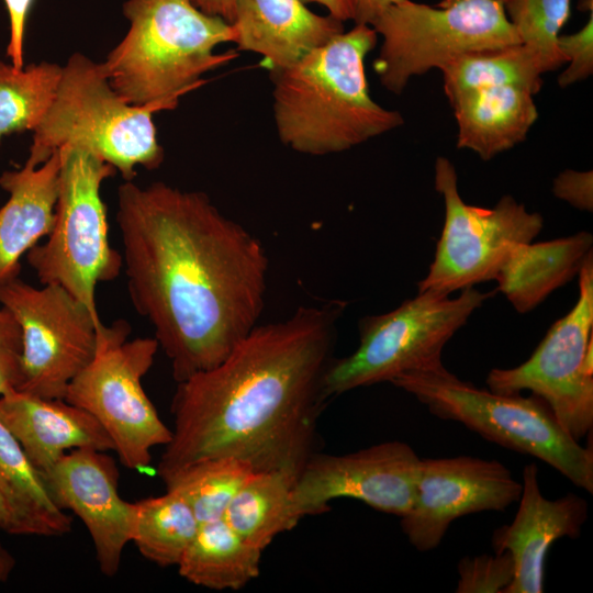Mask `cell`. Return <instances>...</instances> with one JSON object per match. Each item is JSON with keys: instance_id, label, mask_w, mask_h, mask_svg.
<instances>
[{"instance_id": "1", "label": "cell", "mask_w": 593, "mask_h": 593, "mask_svg": "<svg viewBox=\"0 0 593 593\" xmlns=\"http://www.w3.org/2000/svg\"><path fill=\"white\" fill-rule=\"evenodd\" d=\"M116 223L131 301L176 382L219 365L259 324L267 251L205 193L125 180Z\"/></svg>"}, {"instance_id": "2", "label": "cell", "mask_w": 593, "mask_h": 593, "mask_svg": "<svg viewBox=\"0 0 593 593\" xmlns=\"http://www.w3.org/2000/svg\"><path fill=\"white\" fill-rule=\"evenodd\" d=\"M346 305H302L286 320L257 324L219 365L177 382L159 478L217 457L298 478L315 452L317 421L329 399L325 377Z\"/></svg>"}, {"instance_id": "3", "label": "cell", "mask_w": 593, "mask_h": 593, "mask_svg": "<svg viewBox=\"0 0 593 593\" xmlns=\"http://www.w3.org/2000/svg\"><path fill=\"white\" fill-rule=\"evenodd\" d=\"M377 40L372 26L355 24L271 74L276 130L286 146L334 154L404 123L400 112L381 107L369 92L365 58Z\"/></svg>"}, {"instance_id": "4", "label": "cell", "mask_w": 593, "mask_h": 593, "mask_svg": "<svg viewBox=\"0 0 593 593\" xmlns=\"http://www.w3.org/2000/svg\"><path fill=\"white\" fill-rule=\"evenodd\" d=\"M123 14L128 30L102 65L128 103L181 97L205 82L202 75L237 57L235 51L214 52L234 43L232 24L192 0H127Z\"/></svg>"}, {"instance_id": "5", "label": "cell", "mask_w": 593, "mask_h": 593, "mask_svg": "<svg viewBox=\"0 0 593 593\" xmlns=\"http://www.w3.org/2000/svg\"><path fill=\"white\" fill-rule=\"evenodd\" d=\"M179 98L128 103L111 86L102 63L75 53L63 66L52 105L33 131L25 163L38 166L61 147L80 148L132 180L137 166L161 165L164 149L153 115L175 109Z\"/></svg>"}, {"instance_id": "6", "label": "cell", "mask_w": 593, "mask_h": 593, "mask_svg": "<svg viewBox=\"0 0 593 593\" xmlns=\"http://www.w3.org/2000/svg\"><path fill=\"white\" fill-rule=\"evenodd\" d=\"M391 383L434 416L462 424L484 439L535 457L593 493V447H583L537 395L502 394L460 380L443 363L404 372Z\"/></svg>"}, {"instance_id": "7", "label": "cell", "mask_w": 593, "mask_h": 593, "mask_svg": "<svg viewBox=\"0 0 593 593\" xmlns=\"http://www.w3.org/2000/svg\"><path fill=\"white\" fill-rule=\"evenodd\" d=\"M382 43L373 61L381 85L401 93L412 77L469 53L521 44L504 0H400L371 25Z\"/></svg>"}, {"instance_id": "8", "label": "cell", "mask_w": 593, "mask_h": 593, "mask_svg": "<svg viewBox=\"0 0 593 593\" xmlns=\"http://www.w3.org/2000/svg\"><path fill=\"white\" fill-rule=\"evenodd\" d=\"M474 287L450 298L418 292L394 310L363 316L358 324L359 345L354 353L334 358L325 377L328 398L381 382L418 369L436 367L450 338L472 313L493 296Z\"/></svg>"}, {"instance_id": "9", "label": "cell", "mask_w": 593, "mask_h": 593, "mask_svg": "<svg viewBox=\"0 0 593 593\" xmlns=\"http://www.w3.org/2000/svg\"><path fill=\"white\" fill-rule=\"evenodd\" d=\"M58 197L47 240L26 253L42 284H56L96 316V287L115 279L122 256L110 245L102 182L116 170L80 148L61 147Z\"/></svg>"}, {"instance_id": "10", "label": "cell", "mask_w": 593, "mask_h": 593, "mask_svg": "<svg viewBox=\"0 0 593 593\" xmlns=\"http://www.w3.org/2000/svg\"><path fill=\"white\" fill-rule=\"evenodd\" d=\"M125 321L98 327L90 362L70 382L65 400L90 413L111 437L121 463L132 470L146 468L150 450L171 439L142 385L159 345L155 337L130 339Z\"/></svg>"}, {"instance_id": "11", "label": "cell", "mask_w": 593, "mask_h": 593, "mask_svg": "<svg viewBox=\"0 0 593 593\" xmlns=\"http://www.w3.org/2000/svg\"><path fill=\"white\" fill-rule=\"evenodd\" d=\"M573 307L547 331L532 356L513 368H493L489 390L502 394L529 391L551 410L577 441L593 428V255L578 273Z\"/></svg>"}, {"instance_id": "12", "label": "cell", "mask_w": 593, "mask_h": 593, "mask_svg": "<svg viewBox=\"0 0 593 593\" xmlns=\"http://www.w3.org/2000/svg\"><path fill=\"white\" fill-rule=\"evenodd\" d=\"M435 189L444 199L445 221L434 260L417 284L418 292L450 294L494 280L511 249L533 242L544 226L539 213L528 212L508 194L493 208L466 203L454 165L441 156L435 163Z\"/></svg>"}, {"instance_id": "13", "label": "cell", "mask_w": 593, "mask_h": 593, "mask_svg": "<svg viewBox=\"0 0 593 593\" xmlns=\"http://www.w3.org/2000/svg\"><path fill=\"white\" fill-rule=\"evenodd\" d=\"M0 304L13 314L22 333L15 390L64 399L94 355L100 316L60 286L36 288L18 277L0 284Z\"/></svg>"}, {"instance_id": "14", "label": "cell", "mask_w": 593, "mask_h": 593, "mask_svg": "<svg viewBox=\"0 0 593 593\" xmlns=\"http://www.w3.org/2000/svg\"><path fill=\"white\" fill-rule=\"evenodd\" d=\"M421 457L406 443L383 441L346 455L314 452L294 483L296 514H321L339 497L405 516L414 502Z\"/></svg>"}, {"instance_id": "15", "label": "cell", "mask_w": 593, "mask_h": 593, "mask_svg": "<svg viewBox=\"0 0 593 593\" xmlns=\"http://www.w3.org/2000/svg\"><path fill=\"white\" fill-rule=\"evenodd\" d=\"M522 482L497 460L472 456L421 458L416 491L401 528L418 551L437 548L456 519L504 512L521 496Z\"/></svg>"}, {"instance_id": "16", "label": "cell", "mask_w": 593, "mask_h": 593, "mask_svg": "<svg viewBox=\"0 0 593 593\" xmlns=\"http://www.w3.org/2000/svg\"><path fill=\"white\" fill-rule=\"evenodd\" d=\"M42 475L54 503L74 512L87 527L101 573L114 577L134 527V502L119 494L114 459L105 451L76 448Z\"/></svg>"}, {"instance_id": "17", "label": "cell", "mask_w": 593, "mask_h": 593, "mask_svg": "<svg viewBox=\"0 0 593 593\" xmlns=\"http://www.w3.org/2000/svg\"><path fill=\"white\" fill-rule=\"evenodd\" d=\"M518 510L510 524L495 528L491 537L494 552H507L514 562V578L504 593L545 591L549 548L564 537L581 535L589 516V503L574 493L550 500L542 495L538 467L527 463L522 473Z\"/></svg>"}, {"instance_id": "18", "label": "cell", "mask_w": 593, "mask_h": 593, "mask_svg": "<svg viewBox=\"0 0 593 593\" xmlns=\"http://www.w3.org/2000/svg\"><path fill=\"white\" fill-rule=\"evenodd\" d=\"M231 24L237 51L260 55L270 74L345 31L344 22L313 12L302 0H235Z\"/></svg>"}, {"instance_id": "19", "label": "cell", "mask_w": 593, "mask_h": 593, "mask_svg": "<svg viewBox=\"0 0 593 593\" xmlns=\"http://www.w3.org/2000/svg\"><path fill=\"white\" fill-rule=\"evenodd\" d=\"M0 417L41 473L68 450H114L101 424L65 399H45L12 390L0 395Z\"/></svg>"}, {"instance_id": "20", "label": "cell", "mask_w": 593, "mask_h": 593, "mask_svg": "<svg viewBox=\"0 0 593 593\" xmlns=\"http://www.w3.org/2000/svg\"><path fill=\"white\" fill-rule=\"evenodd\" d=\"M60 150L38 166L3 171L0 187L9 193L0 208V284L18 277L21 257L47 236L58 197Z\"/></svg>"}, {"instance_id": "21", "label": "cell", "mask_w": 593, "mask_h": 593, "mask_svg": "<svg viewBox=\"0 0 593 593\" xmlns=\"http://www.w3.org/2000/svg\"><path fill=\"white\" fill-rule=\"evenodd\" d=\"M533 96L513 85L486 86L456 96L449 103L458 126L457 147L490 160L522 143L538 119Z\"/></svg>"}, {"instance_id": "22", "label": "cell", "mask_w": 593, "mask_h": 593, "mask_svg": "<svg viewBox=\"0 0 593 593\" xmlns=\"http://www.w3.org/2000/svg\"><path fill=\"white\" fill-rule=\"evenodd\" d=\"M589 232L514 246L494 280L516 312L525 314L571 281L592 253Z\"/></svg>"}, {"instance_id": "23", "label": "cell", "mask_w": 593, "mask_h": 593, "mask_svg": "<svg viewBox=\"0 0 593 593\" xmlns=\"http://www.w3.org/2000/svg\"><path fill=\"white\" fill-rule=\"evenodd\" d=\"M262 550L246 542L219 518L200 527L181 557L179 574L210 590H239L260 573Z\"/></svg>"}, {"instance_id": "24", "label": "cell", "mask_w": 593, "mask_h": 593, "mask_svg": "<svg viewBox=\"0 0 593 593\" xmlns=\"http://www.w3.org/2000/svg\"><path fill=\"white\" fill-rule=\"evenodd\" d=\"M0 494L27 535L58 537L71 518L53 501L42 473L0 417Z\"/></svg>"}, {"instance_id": "25", "label": "cell", "mask_w": 593, "mask_h": 593, "mask_svg": "<svg viewBox=\"0 0 593 593\" xmlns=\"http://www.w3.org/2000/svg\"><path fill=\"white\" fill-rule=\"evenodd\" d=\"M296 477L281 470L255 471L233 497L225 522L249 545L265 550L302 519L293 505Z\"/></svg>"}, {"instance_id": "26", "label": "cell", "mask_w": 593, "mask_h": 593, "mask_svg": "<svg viewBox=\"0 0 593 593\" xmlns=\"http://www.w3.org/2000/svg\"><path fill=\"white\" fill-rule=\"evenodd\" d=\"M199 527L191 506L174 491L134 502L132 541L159 567L177 566Z\"/></svg>"}, {"instance_id": "27", "label": "cell", "mask_w": 593, "mask_h": 593, "mask_svg": "<svg viewBox=\"0 0 593 593\" xmlns=\"http://www.w3.org/2000/svg\"><path fill=\"white\" fill-rule=\"evenodd\" d=\"M440 70L448 101L471 89L499 85L523 87L536 94L546 72L537 55L522 44L469 53Z\"/></svg>"}, {"instance_id": "28", "label": "cell", "mask_w": 593, "mask_h": 593, "mask_svg": "<svg viewBox=\"0 0 593 593\" xmlns=\"http://www.w3.org/2000/svg\"><path fill=\"white\" fill-rule=\"evenodd\" d=\"M255 472L237 458L217 457L183 467L163 479L166 490L181 495L200 524L222 518L233 497Z\"/></svg>"}, {"instance_id": "29", "label": "cell", "mask_w": 593, "mask_h": 593, "mask_svg": "<svg viewBox=\"0 0 593 593\" xmlns=\"http://www.w3.org/2000/svg\"><path fill=\"white\" fill-rule=\"evenodd\" d=\"M63 66L42 61L18 68L0 59V139L34 131L54 100Z\"/></svg>"}, {"instance_id": "30", "label": "cell", "mask_w": 593, "mask_h": 593, "mask_svg": "<svg viewBox=\"0 0 593 593\" xmlns=\"http://www.w3.org/2000/svg\"><path fill=\"white\" fill-rule=\"evenodd\" d=\"M504 10L521 44L537 55L546 72L566 64L558 37L570 18L571 0H504Z\"/></svg>"}, {"instance_id": "31", "label": "cell", "mask_w": 593, "mask_h": 593, "mask_svg": "<svg viewBox=\"0 0 593 593\" xmlns=\"http://www.w3.org/2000/svg\"><path fill=\"white\" fill-rule=\"evenodd\" d=\"M457 570V593H504L514 578V562L507 552L463 557Z\"/></svg>"}, {"instance_id": "32", "label": "cell", "mask_w": 593, "mask_h": 593, "mask_svg": "<svg viewBox=\"0 0 593 593\" xmlns=\"http://www.w3.org/2000/svg\"><path fill=\"white\" fill-rule=\"evenodd\" d=\"M558 49L569 66L558 77L561 88L589 78L593 74V12L575 33L559 35Z\"/></svg>"}, {"instance_id": "33", "label": "cell", "mask_w": 593, "mask_h": 593, "mask_svg": "<svg viewBox=\"0 0 593 593\" xmlns=\"http://www.w3.org/2000/svg\"><path fill=\"white\" fill-rule=\"evenodd\" d=\"M21 356V328L13 314L0 304V395L15 390Z\"/></svg>"}, {"instance_id": "34", "label": "cell", "mask_w": 593, "mask_h": 593, "mask_svg": "<svg viewBox=\"0 0 593 593\" xmlns=\"http://www.w3.org/2000/svg\"><path fill=\"white\" fill-rule=\"evenodd\" d=\"M552 193L582 211L593 209V172L564 170L552 182Z\"/></svg>"}, {"instance_id": "35", "label": "cell", "mask_w": 593, "mask_h": 593, "mask_svg": "<svg viewBox=\"0 0 593 593\" xmlns=\"http://www.w3.org/2000/svg\"><path fill=\"white\" fill-rule=\"evenodd\" d=\"M34 0H3L9 18L7 55L11 64L24 67V34L27 15Z\"/></svg>"}, {"instance_id": "36", "label": "cell", "mask_w": 593, "mask_h": 593, "mask_svg": "<svg viewBox=\"0 0 593 593\" xmlns=\"http://www.w3.org/2000/svg\"><path fill=\"white\" fill-rule=\"evenodd\" d=\"M400 0H353L355 24L372 25L373 22L393 3Z\"/></svg>"}, {"instance_id": "37", "label": "cell", "mask_w": 593, "mask_h": 593, "mask_svg": "<svg viewBox=\"0 0 593 593\" xmlns=\"http://www.w3.org/2000/svg\"><path fill=\"white\" fill-rule=\"evenodd\" d=\"M304 3H316L324 7L327 13L335 19L346 22L354 18L353 0H302Z\"/></svg>"}, {"instance_id": "38", "label": "cell", "mask_w": 593, "mask_h": 593, "mask_svg": "<svg viewBox=\"0 0 593 593\" xmlns=\"http://www.w3.org/2000/svg\"><path fill=\"white\" fill-rule=\"evenodd\" d=\"M203 12L220 16L227 23H232L234 16L235 0H192Z\"/></svg>"}, {"instance_id": "39", "label": "cell", "mask_w": 593, "mask_h": 593, "mask_svg": "<svg viewBox=\"0 0 593 593\" xmlns=\"http://www.w3.org/2000/svg\"><path fill=\"white\" fill-rule=\"evenodd\" d=\"M0 530L13 535H27L26 529L14 516L0 494Z\"/></svg>"}, {"instance_id": "40", "label": "cell", "mask_w": 593, "mask_h": 593, "mask_svg": "<svg viewBox=\"0 0 593 593\" xmlns=\"http://www.w3.org/2000/svg\"><path fill=\"white\" fill-rule=\"evenodd\" d=\"M15 567L13 555L2 545L0 540V583L5 582Z\"/></svg>"}, {"instance_id": "41", "label": "cell", "mask_w": 593, "mask_h": 593, "mask_svg": "<svg viewBox=\"0 0 593 593\" xmlns=\"http://www.w3.org/2000/svg\"><path fill=\"white\" fill-rule=\"evenodd\" d=\"M593 1L592 0H580L579 1V9L583 11H593Z\"/></svg>"}]
</instances>
